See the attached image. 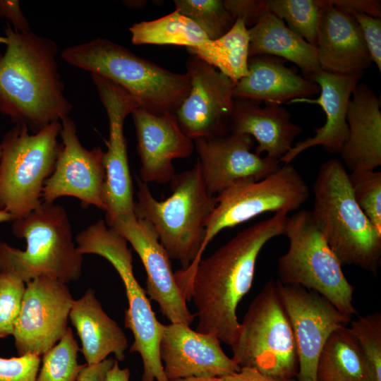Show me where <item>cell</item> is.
I'll return each mask as SVG.
<instances>
[{
	"label": "cell",
	"mask_w": 381,
	"mask_h": 381,
	"mask_svg": "<svg viewBox=\"0 0 381 381\" xmlns=\"http://www.w3.org/2000/svg\"><path fill=\"white\" fill-rule=\"evenodd\" d=\"M287 218L276 212L239 231L193 267L174 273L186 301L192 300L197 310L196 331L234 345L241 331L237 306L251 288L258 255L269 241L284 235Z\"/></svg>",
	"instance_id": "obj_1"
},
{
	"label": "cell",
	"mask_w": 381,
	"mask_h": 381,
	"mask_svg": "<svg viewBox=\"0 0 381 381\" xmlns=\"http://www.w3.org/2000/svg\"><path fill=\"white\" fill-rule=\"evenodd\" d=\"M6 50L0 54V113L36 133L68 116L72 105L64 95L56 61L57 45L31 30L5 28Z\"/></svg>",
	"instance_id": "obj_2"
},
{
	"label": "cell",
	"mask_w": 381,
	"mask_h": 381,
	"mask_svg": "<svg viewBox=\"0 0 381 381\" xmlns=\"http://www.w3.org/2000/svg\"><path fill=\"white\" fill-rule=\"evenodd\" d=\"M136 181L135 217L152 225L170 259L182 269L195 266L202 259L205 222L217 205L216 195L206 189L198 163L176 173L170 182L171 194L164 200H156L140 178Z\"/></svg>",
	"instance_id": "obj_3"
},
{
	"label": "cell",
	"mask_w": 381,
	"mask_h": 381,
	"mask_svg": "<svg viewBox=\"0 0 381 381\" xmlns=\"http://www.w3.org/2000/svg\"><path fill=\"white\" fill-rule=\"evenodd\" d=\"M313 189V219L341 265L356 266L376 276L381 233L357 205L342 162L332 158L322 163Z\"/></svg>",
	"instance_id": "obj_4"
},
{
	"label": "cell",
	"mask_w": 381,
	"mask_h": 381,
	"mask_svg": "<svg viewBox=\"0 0 381 381\" xmlns=\"http://www.w3.org/2000/svg\"><path fill=\"white\" fill-rule=\"evenodd\" d=\"M61 57L73 66L116 83L140 108L156 114H175L190 87L187 73H172L104 38L66 47Z\"/></svg>",
	"instance_id": "obj_5"
},
{
	"label": "cell",
	"mask_w": 381,
	"mask_h": 381,
	"mask_svg": "<svg viewBox=\"0 0 381 381\" xmlns=\"http://www.w3.org/2000/svg\"><path fill=\"white\" fill-rule=\"evenodd\" d=\"M15 236L25 240V250L0 241V272L12 274L25 284L48 277L66 284L82 275L83 255L73 239L64 207L42 202L27 215L13 220Z\"/></svg>",
	"instance_id": "obj_6"
},
{
	"label": "cell",
	"mask_w": 381,
	"mask_h": 381,
	"mask_svg": "<svg viewBox=\"0 0 381 381\" xmlns=\"http://www.w3.org/2000/svg\"><path fill=\"white\" fill-rule=\"evenodd\" d=\"M77 248L82 254H94L108 260L121 277L126 289L128 308L124 324L133 335L130 352H138L143 363L142 381H169L159 354V342L164 325L158 321L146 291L136 280L133 257L126 240L98 220L81 231L75 237Z\"/></svg>",
	"instance_id": "obj_7"
},
{
	"label": "cell",
	"mask_w": 381,
	"mask_h": 381,
	"mask_svg": "<svg viewBox=\"0 0 381 381\" xmlns=\"http://www.w3.org/2000/svg\"><path fill=\"white\" fill-rule=\"evenodd\" d=\"M60 121L50 123L36 133L27 126H15L0 143V210L13 220L21 218L42 202L47 179L52 174L61 147L58 136Z\"/></svg>",
	"instance_id": "obj_8"
},
{
	"label": "cell",
	"mask_w": 381,
	"mask_h": 381,
	"mask_svg": "<svg viewBox=\"0 0 381 381\" xmlns=\"http://www.w3.org/2000/svg\"><path fill=\"white\" fill-rule=\"evenodd\" d=\"M284 235L289 246L277 263L280 282L313 290L341 313L352 317L355 286L345 277L341 264L316 225L310 210L288 217Z\"/></svg>",
	"instance_id": "obj_9"
},
{
	"label": "cell",
	"mask_w": 381,
	"mask_h": 381,
	"mask_svg": "<svg viewBox=\"0 0 381 381\" xmlns=\"http://www.w3.org/2000/svg\"><path fill=\"white\" fill-rule=\"evenodd\" d=\"M231 349L232 358L241 368H254L281 380L297 375L295 339L274 279L250 303Z\"/></svg>",
	"instance_id": "obj_10"
},
{
	"label": "cell",
	"mask_w": 381,
	"mask_h": 381,
	"mask_svg": "<svg viewBox=\"0 0 381 381\" xmlns=\"http://www.w3.org/2000/svg\"><path fill=\"white\" fill-rule=\"evenodd\" d=\"M310 196L307 183L291 164L280 166L260 180L243 179L216 195L217 205L205 222L202 253L223 229L231 228L268 212L298 210Z\"/></svg>",
	"instance_id": "obj_11"
},
{
	"label": "cell",
	"mask_w": 381,
	"mask_h": 381,
	"mask_svg": "<svg viewBox=\"0 0 381 381\" xmlns=\"http://www.w3.org/2000/svg\"><path fill=\"white\" fill-rule=\"evenodd\" d=\"M90 75L109 120V139L105 141L107 150L103 156L106 174L102 193L105 217L133 216V187L123 124L126 116L140 105L120 85L99 75Z\"/></svg>",
	"instance_id": "obj_12"
},
{
	"label": "cell",
	"mask_w": 381,
	"mask_h": 381,
	"mask_svg": "<svg viewBox=\"0 0 381 381\" xmlns=\"http://www.w3.org/2000/svg\"><path fill=\"white\" fill-rule=\"evenodd\" d=\"M74 299L67 284L39 277L25 284L13 337L18 356H42L68 329Z\"/></svg>",
	"instance_id": "obj_13"
},
{
	"label": "cell",
	"mask_w": 381,
	"mask_h": 381,
	"mask_svg": "<svg viewBox=\"0 0 381 381\" xmlns=\"http://www.w3.org/2000/svg\"><path fill=\"white\" fill-rule=\"evenodd\" d=\"M276 282L295 339L298 381H317L318 361L325 342L335 329L350 323L351 317L315 291Z\"/></svg>",
	"instance_id": "obj_14"
},
{
	"label": "cell",
	"mask_w": 381,
	"mask_h": 381,
	"mask_svg": "<svg viewBox=\"0 0 381 381\" xmlns=\"http://www.w3.org/2000/svg\"><path fill=\"white\" fill-rule=\"evenodd\" d=\"M186 69L190 90L174 114L181 130L193 140L229 133L235 83L193 54Z\"/></svg>",
	"instance_id": "obj_15"
},
{
	"label": "cell",
	"mask_w": 381,
	"mask_h": 381,
	"mask_svg": "<svg viewBox=\"0 0 381 381\" xmlns=\"http://www.w3.org/2000/svg\"><path fill=\"white\" fill-rule=\"evenodd\" d=\"M62 140L54 169L44 183L42 201L54 203L59 198H78L83 207L94 205L106 212L102 193L105 181L104 151L97 146L87 150L82 145L74 121H61Z\"/></svg>",
	"instance_id": "obj_16"
},
{
	"label": "cell",
	"mask_w": 381,
	"mask_h": 381,
	"mask_svg": "<svg viewBox=\"0 0 381 381\" xmlns=\"http://www.w3.org/2000/svg\"><path fill=\"white\" fill-rule=\"evenodd\" d=\"M105 222L122 236L140 257L147 274L145 291L150 300L158 303L160 311L171 323L190 326L195 315L187 307L172 271L170 258L152 225L135 215L105 217Z\"/></svg>",
	"instance_id": "obj_17"
},
{
	"label": "cell",
	"mask_w": 381,
	"mask_h": 381,
	"mask_svg": "<svg viewBox=\"0 0 381 381\" xmlns=\"http://www.w3.org/2000/svg\"><path fill=\"white\" fill-rule=\"evenodd\" d=\"M193 143L206 189L212 195L240 179H264L280 167L279 160L252 152L254 140L248 134L229 132Z\"/></svg>",
	"instance_id": "obj_18"
},
{
	"label": "cell",
	"mask_w": 381,
	"mask_h": 381,
	"mask_svg": "<svg viewBox=\"0 0 381 381\" xmlns=\"http://www.w3.org/2000/svg\"><path fill=\"white\" fill-rule=\"evenodd\" d=\"M159 354L167 380L190 377H221L241 367L223 351L219 339L183 323L164 325Z\"/></svg>",
	"instance_id": "obj_19"
},
{
	"label": "cell",
	"mask_w": 381,
	"mask_h": 381,
	"mask_svg": "<svg viewBox=\"0 0 381 381\" xmlns=\"http://www.w3.org/2000/svg\"><path fill=\"white\" fill-rule=\"evenodd\" d=\"M140 159V180L145 183H170L176 174L172 161L187 158L193 140L181 130L173 113L156 114L138 107L132 113Z\"/></svg>",
	"instance_id": "obj_20"
},
{
	"label": "cell",
	"mask_w": 381,
	"mask_h": 381,
	"mask_svg": "<svg viewBox=\"0 0 381 381\" xmlns=\"http://www.w3.org/2000/svg\"><path fill=\"white\" fill-rule=\"evenodd\" d=\"M324 4L315 45L320 68L341 75L363 73L373 62L358 24L347 11L328 0Z\"/></svg>",
	"instance_id": "obj_21"
},
{
	"label": "cell",
	"mask_w": 381,
	"mask_h": 381,
	"mask_svg": "<svg viewBox=\"0 0 381 381\" xmlns=\"http://www.w3.org/2000/svg\"><path fill=\"white\" fill-rule=\"evenodd\" d=\"M362 75L363 73L335 74L321 69L311 77L310 80L320 87L319 97L294 99L288 103H308L320 106L325 113V123L321 128L315 129L314 136L293 145L281 158V162L290 164L300 153L316 145L322 146L329 153H340L349 133L346 122L348 104Z\"/></svg>",
	"instance_id": "obj_22"
},
{
	"label": "cell",
	"mask_w": 381,
	"mask_h": 381,
	"mask_svg": "<svg viewBox=\"0 0 381 381\" xmlns=\"http://www.w3.org/2000/svg\"><path fill=\"white\" fill-rule=\"evenodd\" d=\"M349 133L340 152L351 171H375L381 165L380 99L365 83L356 85L348 104Z\"/></svg>",
	"instance_id": "obj_23"
},
{
	"label": "cell",
	"mask_w": 381,
	"mask_h": 381,
	"mask_svg": "<svg viewBox=\"0 0 381 381\" xmlns=\"http://www.w3.org/2000/svg\"><path fill=\"white\" fill-rule=\"evenodd\" d=\"M317 93L320 87L316 83L297 74L278 57L268 55L249 57L248 73L235 83L233 91L234 98L274 106Z\"/></svg>",
	"instance_id": "obj_24"
},
{
	"label": "cell",
	"mask_w": 381,
	"mask_h": 381,
	"mask_svg": "<svg viewBox=\"0 0 381 381\" xmlns=\"http://www.w3.org/2000/svg\"><path fill=\"white\" fill-rule=\"evenodd\" d=\"M260 102L234 98L229 132L248 134L255 139V153L279 160L293 147L302 128L291 121L290 113L281 106L262 107Z\"/></svg>",
	"instance_id": "obj_25"
},
{
	"label": "cell",
	"mask_w": 381,
	"mask_h": 381,
	"mask_svg": "<svg viewBox=\"0 0 381 381\" xmlns=\"http://www.w3.org/2000/svg\"><path fill=\"white\" fill-rule=\"evenodd\" d=\"M69 320L80 338V351L87 365L99 363L111 353L118 361L124 360L127 338L118 323L104 311L92 289L73 301Z\"/></svg>",
	"instance_id": "obj_26"
},
{
	"label": "cell",
	"mask_w": 381,
	"mask_h": 381,
	"mask_svg": "<svg viewBox=\"0 0 381 381\" xmlns=\"http://www.w3.org/2000/svg\"><path fill=\"white\" fill-rule=\"evenodd\" d=\"M248 34L249 57L257 55L281 57L297 65L304 77L310 80L321 70L315 47L267 10L248 29Z\"/></svg>",
	"instance_id": "obj_27"
},
{
	"label": "cell",
	"mask_w": 381,
	"mask_h": 381,
	"mask_svg": "<svg viewBox=\"0 0 381 381\" xmlns=\"http://www.w3.org/2000/svg\"><path fill=\"white\" fill-rule=\"evenodd\" d=\"M317 381H368L363 354L349 327L338 328L328 337L318 358Z\"/></svg>",
	"instance_id": "obj_28"
},
{
	"label": "cell",
	"mask_w": 381,
	"mask_h": 381,
	"mask_svg": "<svg viewBox=\"0 0 381 381\" xmlns=\"http://www.w3.org/2000/svg\"><path fill=\"white\" fill-rule=\"evenodd\" d=\"M249 42L248 28L243 19L237 18L222 37L187 49L236 83L248 73Z\"/></svg>",
	"instance_id": "obj_29"
},
{
	"label": "cell",
	"mask_w": 381,
	"mask_h": 381,
	"mask_svg": "<svg viewBox=\"0 0 381 381\" xmlns=\"http://www.w3.org/2000/svg\"><path fill=\"white\" fill-rule=\"evenodd\" d=\"M133 44H173L198 47L210 40L190 18L177 11L162 18L134 23L129 28Z\"/></svg>",
	"instance_id": "obj_30"
},
{
	"label": "cell",
	"mask_w": 381,
	"mask_h": 381,
	"mask_svg": "<svg viewBox=\"0 0 381 381\" xmlns=\"http://www.w3.org/2000/svg\"><path fill=\"white\" fill-rule=\"evenodd\" d=\"M267 10L286 22L287 27L315 47L324 0H265Z\"/></svg>",
	"instance_id": "obj_31"
},
{
	"label": "cell",
	"mask_w": 381,
	"mask_h": 381,
	"mask_svg": "<svg viewBox=\"0 0 381 381\" xmlns=\"http://www.w3.org/2000/svg\"><path fill=\"white\" fill-rule=\"evenodd\" d=\"M175 10L192 20L208 37L216 40L226 34L236 18L222 0H174Z\"/></svg>",
	"instance_id": "obj_32"
},
{
	"label": "cell",
	"mask_w": 381,
	"mask_h": 381,
	"mask_svg": "<svg viewBox=\"0 0 381 381\" xmlns=\"http://www.w3.org/2000/svg\"><path fill=\"white\" fill-rule=\"evenodd\" d=\"M80 348L72 329L42 355V367L35 381H76L83 365L78 363Z\"/></svg>",
	"instance_id": "obj_33"
},
{
	"label": "cell",
	"mask_w": 381,
	"mask_h": 381,
	"mask_svg": "<svg viewBox=\"0 0 381 381\" xmlns=\"http://www.w3.org/2000/svg\"><path fill=\"white\" fill-rule=\"evenodd\" d=\"M349 329L363 354L368 381H381V313L351 321Z\"/></svg>",
	"instance_id": "obj_34"
},
{
	"label": "cell",
	"mask_w": 381,
	"mask_h": 381,
	"mask_svg": "<svg viewBox=\"0 0 381 381\" xmlns=\"http://www.w3.org/2000/svg\"><path fill=\"white\" fill-rule=\"evenodd\" d=\"M349 181L357 205L381 233V172L351 171Z\"/></svg>",
	"instance_id": "obj_35"
},
{
	"label": "cell",
	"mask_w": 381,
	"mask_h": 381,
	"mask_svg": "<svg viewBox=\"0 0 381 381\" xmlns=\"http://www.w3.org/2000/svg\"><path fill=\"white\" fill-rule=\"evenodd\" d=\"M25 289V283L20 279L0 272V339L13 336Z\"/></svg>",
	"instance_id": "obj_36"
},
{
	"label": "cell",
	"mask_w": 381,
	"mask_h": 381,
	"mask_svg": "<svg viewBox=\"0 0 381 381\" xmlns=\"http://www.w3.org/2000/svg\"><path fill=\"white\" fill-rule=\"evenodd\" d=\"M40 363V356L32 354L0 357V381H35Z\"/></svg>",
	"instance_id": "obj_37"
},
{
	"label": "cell",
	"mask_w": 381,
	"mask_h": 381,
	"mask_svg": "<svg viewBox=\"0 0 381 381\" xmlns=\"http://www.w3.org/2000/svg\"><path fill=\"white\" fill-rule=\"evenodd\" d=\"M350 13L358 24L366 42L372 62L381 71V19L351 10Z\"/></svg>",
	"instance_id": "obj_38"
},
{
	"label": "cell",
	"mask_w": 381,
	"mask_h": 381,
	"mask_svg": "<svg viewBox=\"0 0 381 381\" xmlns=\"http://www.w3.org/2000/svg\"><path fill=\"white\" fill-rule=\"evenodd\" d=\"M228 10L237 19H243L246 26H253L258 18L267 11L265 1L224 0Z\"/></svg>",
	"instance_id": "obj_39"
},
{
	"label": "cell",
	"mask_w": 381,
	"mask_h": 381,
	"mask_svg": "<svg viewBox=\"0 0 381 381\" xmlns=\"http://www.w3.org/2000/svg\"><path fill=\"white\" fill-rule=\"evenodd\" d=\"M0 17L11 21L13 28L20 32L30 31L28 19L16 0H0Z\"/></svg>",
	"instance_id": "obj_40"
},
{
	"label": "cell",
	"mask_w": 381,
	"mask_h": 381,
	"mask_svg": "<svg viewBox=\"0 0 381 381\" xmlns=\"http://www.w3.org/2000/svg\"><path fill=\"white\" fill-rule=\"evenodd\" d=\"M329 3L337 8L351 10L366 15L380 18L381 1L375 0H332Z\"/></svg>",
	"instance_id": "obj_41"
},
{
	"label": "cell",
	"mask_w": 381,
	"mask_h": 381,
	"mask_svg": "<svg viewBox=\"0 0 381 381\" xmlns=\"http://www.w3.org/2000/svg\"><path fill=\"white\" fill-rule=\"evenodd\" d=\"M115 361L109 358L95 365H83L76 381H105L107 373L113 366Z\"/></svg>",
	"instance_id": "obj_42"
},
{
	"label": "cell",
	"mask_w": 381,
	"mask_h": 381,
	"mask_svg": "<svg viewBox=\"0 0 381 381\" xmlns=\"http://www.w3.org/2000/svg\"><path fill=\"white\" fill-rule=\"evenodd\" d=\"M218 379L219 381H296L293 378L277 379L250 367H242L238 372Z\"/></svg>",
	"instance_id": "obj_43"
},
{
	"label": "cell",
	"mask_w": 381,
	"mask_h": 381,
	"mask_svg": "<svg viewBox=\"0 0 381 381\" xmlns=\"http://www.w3.org/2000/svg\"><path fill=\"white\" fill-rule=\"evenodd\" d=\"M130 370L128 368H121L116 360L113 366L107 373L105 381H129Z\"/></svg>",
	"instance_id": "obj_44"
},
{
	"label": "cell",
	"mask_w": 381,
	"mask_h": 381,
	"mask_svg": "<svg viewBox=\"0 0 381 381\" xmlns=\"http://www.w3.org/2000/svg\"><path fill=\"white\" fill-rule=\"evenodd\" d=\"M169 381H219L218 377H190L186 378H179L171 380Z\"/></svg>",
	"instance_id": "obj_45"
},
{
	"label": "cell",
	"mask_w": 381,
	"mask_h": 381,
	"mask_svg": "<svg viewBox=\"0 0 381 381\" xmlns=\"http://www.w3.org/2000/svg\"><path fill=\"white\" fill-rule=\"evenodd\" d=\"M13 220L12 216L5 210H0V223Z\"/></svg>",
	"instance_id": "obj_46"
},
{
	"label": "cell",
	"mask_w": 381,
	"mask_h": 381,
	"mask_svg": "<svg viewBox=\"0 0 381 381\" xmlns=\"http://www.w3.org/2000/svg\"><path fill=\"white\" fill-rule=\"evenodd\" d=\"M7 42V40L6 37H1L0 36V44H6Z\"/></svg>",
	"instance_id": "obj_47"
},
{
	"label": "cell",
	"mask_w": 381,
	"mask_h": 381,
	"mask_svg": "<svg viewBox=\"0 0 381 381\" xmlns=\"http://www.w3.org/2000/svg\"><path fill=\"white\" fill-rule=\"evenodd\" d=\"M1 146H0V157H1Z\"/></svg>",
	"instance_id": "obj_48"
}]
</instances>
